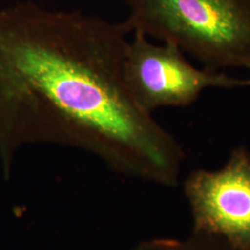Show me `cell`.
<instances>
[{
	"label": "cell",
	"instance_id": "cell-4",
	"mask_svg": "<svg viewBox=\"0 0 250 250\" xmlns=\"http://www.w3.org/2000/svg\"><path fill=\"white\" fill-rule=\"evenodd\" d=\"M193 232L214 236L234 250H250V152L240 146L217 170H193L185 181Z\"/></svg>",
	"mask_w": 250,
	"mask_h": 250
},
{
	"label": "cell",
	"instance_id": "cell-5",
	"mask_svg": "<svg viewBox=\"0 0 250 250\" xmlns=\"http://www.w3.org/2000/svg\"><path fill=\"white\" fill-rule=\"evenodd\" d=\"M136 250H234L225 242L204 233L193 232L186 240H154L146 242Z\"/></svg>",
	"mask_w": 250,
	"mask_h": 250
},
{
	"label": "cell",
	"instance_id": "cell-1",
	"mask_svg": "<svg viewBox=\"0 0 250 250\" xmlns=\"http://www.w3.org/2000/svg\"><path fill=\"white\" fill-rule=\"evenodd\" d=\"M124 22L34 3L0 9V155L56 143L96 154L113 170L178 183L185 153L124 79Z\"/></svg>",
	"mask_w": 250,
	"mask_h": 250
},
{
	"label": "cell",
	"instance_id": "cell-3",
	"mask_svg": "<svg viewBox=\"0 0 250 250\" xmlns=\"http://www.w3.org/2000/svg\"><path fill=\"white\" fill-rule=\"evenodd\" d=\"M123 72L131 96L150 114L161 107H188L208 88L250 86V78L197 69L177 45L168 42L152 44L141 33H134V38L129 40Z\"/></svg>",
	"mask_w": 250,
	"mask_h": 250
},
{
	"label": "cell",
	"instance_id": "cell-2",
	"mask_svg": "<svg viewBox=\"0 0 250 250\" xmlns=\"http://www.w3.org/2000/svg\"><path fill=\"white\" fill-rule=\"evenodd\" d=\"M131 33L172 43L205 69L250 72V0H129Z\"/></svg>",
	"mask_w": 250,
	"mask_h": 250
}]
</instances>
